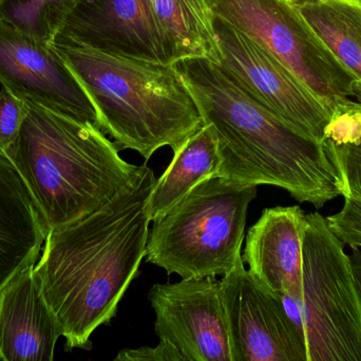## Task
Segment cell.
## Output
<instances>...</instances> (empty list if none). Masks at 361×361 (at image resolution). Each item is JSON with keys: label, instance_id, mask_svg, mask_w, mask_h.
<instances>
[{"label": "cell", "instance_id": "cell-1", "mask_svg": "<svg viewBox=\"0 0 361 361\" xmlns=\"http://www.w3.org/2000/svg\"><path fill=\"white\" fill-rule=\"evenodd\" d=\"M157 179L145 165L111 199L49 231L34 273L66 338V350H90L97 328L110 324L146 256L145 211Z\"/></svg>", "mask_w": 361, "mask_h": 361}, {"label": "cell", "instance_id": "cell-2", "mask_svg": "<svg viewBox=\"0 0 361 361\" xmlns=\"http://www.w3.org/2000/svg\"><path fill=\"white\" fill-rule=\"evenodd\" d=\"M203 119L218 139L216 176L248 186H275L322 209L343 196L326 143L295 131L235 86L206 59L175 64Z\"/></svg>", "mask_w": 361, "mask_h": 361}, {"label": "cell", "instance_id": "cell-3", "mask_svg": "<svg viewBox=\"0 0 361 361\" xmlns=\"http://www.w3.org/2000/svg\"><path fill=\"white\" fill-rule=\"evenodd\" d=\"M25 108L6 155L25 180L47 235L105 205L139 170L94 125L32 102Z\"/></svg>", "mask_w": 361, "mask_h": 361}, {"label": "cell", "instance_id": "cell-4", "mask_svg": "<svg viewBox=\"0 0 361 361\" xmlns=\"http://www.w3.org/2000/svg\"><path fill=\"white\" fill-rule=\"evenodd\" d=\"M92 101L102 131L118 150H133L146 161L164 146L177 152L204 125L175 64L127 59L74 42L54 40Z\"/></svg>", "mask_w": 361, "mask_h": 361}, {"label": "cell", "instance_id": "cell-5", "mask_svg": "<svg viewBox=\"0 0 361 361\" xmlns=\"http://www.w3.org/2000/svg\"><path fill=\"white\" fill-rule=\"evenodd\" d=\"M257 187L220 176L200 182L154 220L146 261L182 279L231 273L240 261L246 216Z\"/></svg>", "mask_w": 361, "mask_h": 361}, {"label": "cell", "instance_id": "cell-6", "mask_svg": "<svg viewBox=\"0 0 361 361\" xmlns=\"http://www.w3.org/2000/svg\"><path fill=\"white\" fill-rule=\"evenodd\" d=\"M345 246L324 215L307 214L301 294L279 297L307 361H361V296Z\"/></svg>", "mask_w": 361, "mask_h": 361}, {"label": "cell", "instance_id": "cell-7", "mask_svg": "<svg viewBox=\"0 0 361 361\" xmlns=\"http://www.w3.org/2000/svg\"><path fill=\"white\" fill-rule=\"evenodd\" d=\"M214 17L233 25L295 74L337 112L361 104V84L301 16L292 0H206Z\"/></svg>", "mask_w": 361, "mask_h": 361}, {"label": "cell", "instance_id": "cell-8", "mask_svg": "<svg viewBox=\"0 0 361 361\" xmlns=\"http://www.w3.org/2000/svg\"><path fill=\"white\" fill-rule=\"evenodd\" d=\"M221 71L243 93L320 143L333 119L328 107L273 55L223 19L214 17Z\"/></svg>", "mask_w": 361, "mask_h": 361}, {"label": "cell", "instance_id": "cell-9", "mask_svg": "<svg viewBox=\"0 0 361 361\" xmlns=\"http://www.w3.org/2000/svg\"><path fill=\"white\" fill-rule=\"evenodd\" d=\"M0 84L23 101L101 129L99 114L52 42L0 18Z\"/></svg>", "mask_w": 361, "mask_h": 361}, {"label": "cell", "instance_id": "cell-10", "mask_svg": "<svg viewBox=\"0 0 361 361\" xmlns=\"http://www.w3.org/2000/svg\"><path fill=\"white\" fill-rule=\"evenodd\" d=\"M220 284L231 361H307L305 341L281 299L245 269L243 260Z\"/></svg>", "mask_w": 361, "mask_h": 361}, {"label": "cell", "instance_id": "cell-11", "mask_svg": "<svg viewBox=\"0 0 361 361\" xmlns=\"http://www.w3.org/2000/svg\"><path fill=\"white\" fill-rule=\"evenodd\" d=\"M148 300L160 341L173 343L184 361H231L226 315L216 277L154 284Z\"/></svg>", "mask_w": 361, "mask_h": 361}, {"label": "cell", "instance_id": "cell-12", "mask_svg": "<svg viewBox=\"0 0 361 361\" xmlns=\"http://www.w3.org/2000/svg\"><path fill=\"white\" fill-rule=\"evenodd\" d=\"M54 40L116 57L171 64L152 0H78Z\"/></svg>", "mask_w": 361, "mask_h": 361}, {"label": "cell", "instance_id": "cell-13", "mask_svg": "<svg viewBox=\"0 0 361 361\" xmlns=\"http://www.w3.org/2000/svg\"><path fill=\"white\" fill-rule=\"evenodd\" d=\"M305 223L307 214L299 206L269 208L248 231L243 262L277 296L301 294Z\"/></svg>", "mask_w": 361, "mask_h": 361}, {"label": "cell", "instance_id": "cell-14", "mask_svg": "<svg viewBox=\"0 0 361 361\" xmlns=\"http://www.w3.org/2000/svg\"><path fill=\"white\" fill-rule=\"evenodd\" d=\"M35 263L19 271L0 292V360H53L63 336L34 273Z\"/></svg>", "mask_w": 361, "mask_h": 361}, {"label": "cell", "instance_id": "cell-15", "mask_svg": "<svg viewBox=\"0 0 361 361\" xmlns=\"http://www.w3.org/2000/svg\"><path fill=\"white\" fill-rule=\"evenodd\" d=\"M46 237L25 180L0 152V292L19 271L36 263Z\"/></svg>", "mask_w": 361, "mask_h": 361}, {"label": "cell", "instance_id": "cell-16", "mask_svg": "<svg viewBox=\"0 0 361 361\" xmlns=\"http://www.w3.org/2000/svg\"><path fill=\"white\" fill-rule=\"evenodd\" d=\"M169 63L220 57L214 16L206 0H152Z\"/></svg>", "mask_w": 361, "mask_h": 361}, {"label": "cell", "instance_id": "cell-17", "mask_svg": "<svg viewBox=\"0 0 361 361\" xmlns=\"http://www.w3.org/2000/svg\"><path fill=\"white\" fill-rule=\"evenodd\" d=\"M219 162L216 134L209 124H204L180 146L157 179L145 206L150 222L166 213L200 182L216 176Z\"/></svg>", "mask_w": 361, "mask_h": 361}, {"label": "cell", "instance_id": "cell-18", "mask_svg": "<svg viewBox=\"0 0 361 361\" xmlns=\"http://www.w3.org/2000/svg\"><path fill=\"white\" fill-rule=\"evenodd\" d=\"M339 63L361 84V0H292Z\"/></svg>", "mask_w": 361, "mask_h": 361}, {"label": "cell", "instance_id": "cell-19", "mask_svg": "<svg viewBox=\"0 0 361 361\" xmlns=\"http://www.w3.org/2000/svg\"><path fill=\"white\" fill-rule=\"evenodd\" d=\"M326 142L343 187V197L361 201V104L333 117Z\"/></svg>", "mask_w": 361, "mask_h": 361}, {"label": "cell", "instance_id": "cell-20", "mask_svg": "<svg viewBox=\"0 0 361 361\" xmlns=\"http://www.w3.org/2000/svg\"><path fill=\"white\" fill-rule=\"evenodd\" d=\"M78 0H0V18L18 29L53 42Z\"/></svg>", "mask_w": 361, "mask_h": 361}, {"label": "cell", "instance_id": "cell-21", "mask_svg": "<svg viewBox=\"0 0 361 361\" xmlns=\"http://www.w3.org/2000/svg\"><path fill=\"white\" fill-rule=\"evenodd\" d=\"M25 101L1 87L0 90V152L6 153L18 137L25 120Z\"/></svg>", "mask_w": 361, "mask_h": 361}, {"label": "cell", "instance_id": "cell-22", "mask_svg": "<svg viewBox=\"0 0 361 361\" xmlns=\"http://www.w3.org/2000/svg\"><path fill=\"white\" fill-rule=\"evenodd\" d=\"M345 203L338 213L328 216L326 222L331 231L345 245L361 249V201L343 197Z\"/></svg>", "mask_w": 361, "mask_h": 361}, {"label": "cell", "instance_id": "cell-23", "mask_svg": "<svg viewBox=\"0 0 361 361\" xmlns=\"http://www.w3.org/2000/svg\"><path fill=\"white\" fill-rule=\"evenodd\" d=\"M116 361H184L179 350L166 341H160L158 347H142L139 349L122 350Z\"/></svg>", "mask_w": 361, "mask_h": 361}, {"label": "cell", "instance_id": "cell-24", "mask_svg": "<svg viewBox=\"0 0 361 361\" xmlns=\"http://www.w3.org/2000/svg\"><path fill=\"white\" fill-rule=\"evenodd\" d=\"M350 259H351L352 268H353L354 276H355L361 296V249H353Z\"/></svg>", "mask_w": 361, "mask_h": 361}]
</instances>
